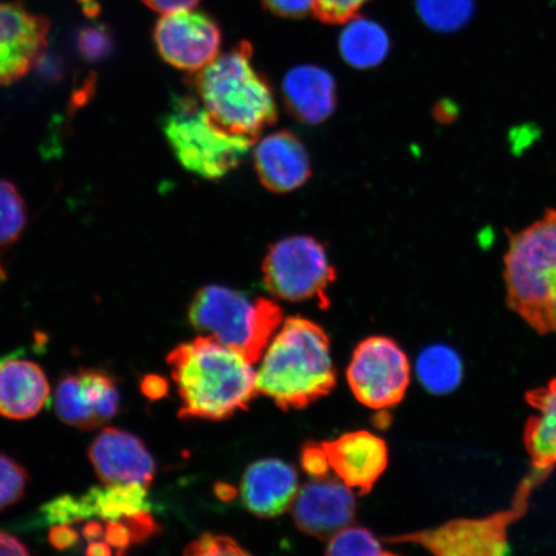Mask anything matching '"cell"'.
Instances as JSON below:
<instances>
[{"instance_id":"6da1fadb","label":"cell","mask_w":556,"mask_h":556,"mask_svg":"<svg viewBox=\"0 0 556 556\" xmlns=\"http://www.w3.org/2000/svg\"><path fill=\"white\" fill-rule=\"evenodd\" d=\"M168 364L182 400L180 417L225 420L258 393L253 363L211 337L178 345Z\"/></svg>"},{"instance_id":"7a4b0ae2","label":"cell","mask_w":556,"mask_h":556,"mask_svg":"<svg viewBox=\"0 0 556 556\" xmlns=\"http://www.w3.org/2000/svg\"><path fill=\"white\" fill-rule=\"evenodd\" d=\"M330 340L323 328L302 317L285 321L266 348L256 389L282 409L303 408L336 387Z\"/></svg>"},{"instance_id":"3957f363","label":"cell","mask_w":556,"mask_h":556,"mask_svg":"<svg viewBox=\"0 0 556 556\" xmlns=\"http://www.w3.org/2000/svg\"><path fill=\"white\" fill-rule=\"evenodd\" d=\"M193 85L207 114L233 135L256 139L276 121L273 88L253 66L248 41L200 70Z\"/></svg>"},{"instance_id":"277c9868","label":"cell","mask_w":556,"mask_h":556,"mask_svg":"<svg viewBox=\"0 0 556 556\" xmlns=\"http://www.w3.org/2000/svg\"><path fill=\"white\" fill-rule=\"evenodd\" d=\"M506 303L540 336L556 333V211L510 235L504 256Z\"/></svg>"},{"instance_id":"5b68a950","label":"cell","mask_w":556,"mask_h":556,"mask_svg":"<svg viewBox=\"0 0 556 556\" xmlns=\"http://www.w3.org/2000/svg\"><path fill=\"white\" fill-rule=\"evenodd\" d=\"M189 317L194 329L255 364L281 324L282 312L267 299H250L240 291L212 285L194 295Z\"/></svg>"},{"instance_id":"8992f818","label":"cell","mask_w":556,"mask_h":556,"mask_svg":"<svg viewBox=\"0 0 556 556\" xmlns=\"http://www.w3.org/2000/svg\"><path fill=\"white\" fill-rule=\"evenodd\" d=\"M552 472L531 470L521 479L507 509L481 518H456L429 530L388 538V544H413L438 556H502L509 554V530L523 518L532 493Z\"/></svg>"},{"instance_id":"52a82bcc","label":"cell","mask_w":556,"mask_h":556,"mask_svg":"<svg viewBox=\"0 0 556 556\" xmlns=\"http://www.w3.org/2000/svg\"><path fill=\"white\" fill-rule=\"evenodd\" d=\"M163 128L179 164L205 179H219L238 168L255 142L222 128L191 97L173 103Z\"/></svg>"},{"instance_id":"ba28073f","label":"cell","mask_w":556,"mask_h":556,"mask_svg":"<svg viewBox=\"0 0 556 556\" xmlns=\"http://www.w3.org/2000/svg\"><path fill=\"white\" fill-rule=\"evenodd\" d=\"M264 283L276 298L289 302L317 301L329 307L326 291L336 281V269L321 242L293 236L270 247L263 263Z\"/></svg>"},{"instance_id":"9c48e42d","label":"cell","mask_w":556,"mask_h":556,"mask_svg":"<svg viewBox=\"0 0 556 556\" xmlns=\"http://www.w3.org/2000/svg\"><path fill=\"white\" fill-rule=\"evenodd\" d=\"M346 377L353 394L363 405L384 409L397 406L405 399L412 366L393 339L371 337L354 351Z\"/></svg>"},{"instance_id":"30bf717a","label":"cell","mask_w":556,"mask_h":556,"mask_svg":"<svg viewBox=\"0 0 556 556\" xmlns=\"http://www.w3.org/2000/svg\"><path fill=\"white\" fill-rule=\"evenodd\" d=\"M155 45L169 65L198 73L218 58L222 46L219 26L205 13L179 11L163 15L155 26Z\"/></svg>"},{"instance_id":"8fae6325","label":"cell","mask_w":556,"mask_h":556,"mask_svg":"<svg viewBox=\"0 0 556 556\" xmlns=\"http://www.w3.org/2000/svg\"><path fill=\"white\" fill-rule=\"evenodd\" d=\"M121 394L113 377L106 371L81 370L67 375L55 389L54 407L68 426L93 429L119 412Z\"/></svg>"},{"instance_id":"7c38bea8","label":"cell","mask_w":556,"mask_h":556,"mask_svg":"<svg viewBox=\"0 0 556 556\" xmlns=\"http://www.w3.org/2000/svg\"><path fill=\"white\" fill-rule=\"evenodd\" d=\"M50 23L18 3L0 4V86L16 81L46 50Z\"/></svg>"},{"instance_id":"4fadbf2b","label":"cell","mask_w":556,"mask_h":556,"mask_svg":"<svg viewBox=\"0 0 556 556\" xmlns=\"http://www.w3.org/2000/svg\"><path fill=\"white\" fill-rule=\"evenodd\" d=\"M351 486L337 479L315 478L299 491L293 503L295 523L309 536L326 540L350 526L356 511Z\"/></svg>"},{"instance_id":"5bb4252c","label":"cell","mask_w":556,"mask_h":556,"mask_svg":"<svg viewBox=\"0 0 556 556\" xmlns=\"http://www.w3.org/2000/svg\"><path fill=\"white\" fill-rule=\"evenodd\" d=\"M89 458L103 483L148 486L154 481V458L141 440L124 430L103 429L90 444Z\"/></svg>"},{"instance_id":"9a60e30c","label":"cell","mask_w":556,"mask_h":556,"mask_svg":"<svg viewBox=\"0 0 556 556\" xmlns=\"http://www.w3.org/2000/svg\"><path fill=\"white\" fill-rule=\"evenodd\" d=\"M323 447L331 469L348 486L357 489L363 495L371 492L388 467L387 443L365 430L325 442Z\"/></svg>"},{"instance_id":"2e32d148","label":"cell","mask_w":556,"mask_h":556,"mask_svg":"<svg viewBox=\"0 0 556 556\" xmlns=\"http://www.w3.org/2000/svg\"><path fill=\"white\" fill-rule=\"evenodd\" d=\"M254 165L262 185L277 193L294 191L311 177L308 151L290 131L264 137L254 151Z\"/></svg>"},{"instance_id":"e0dca14e","label":"cell","mask_w":556,"mask_h":556,"mask_svg":"<svg viewBox=\"0 0 556 556\" xmlns=\"http://www.w3.org/2000/svg\"><path fill=\"white\" fill-rule=\"evenodd\" d=\"M298 472L290 464L264 458L247 469L241 496L250 513L262 518L281 516L294 503Z\"/></svg>"},{"instance_id":"ac0fdd59","label":"cell","mask_w":556,"mask_h":556,"mask_svg":"<svg viewBox=\"0 0 556 556\" xmlns=\"http://www.w3.org/2000/svg\"><path fill=\"white\" fill-rule=\"evenodd\" d=\"M50 382L38 364L21 358L0 361V415L26 420L50 401Z\"/></svg>"},{"instance_id":"d6986e66","label":"cell","mask_w":556,"mask_h":556,"mask_svg":"<svg viewBox=\"0 0 556 556\" xmlns=\"http://www.w3.org/2000/svg\"><path fill=\"white\" fill-rule=\"evenodd\" d=\"M282 92L291 114L307 124L328 119L337 103L336 80L326 70L313 65L291 68Z\"/></svg>"},{"instance_id":"ffe728a7","label":"cell","mask_w":556,"mask_h":556,"mask_svg":"<svg viewBox=\"0 0 556 556\" xmlns=\"http://www.w3.org/2000/svg\"><path fill=\"white\" fill-rule=\"evenodd\" d=\"M525 400L536 412L528 417L523 432L531 468L553 472L556 468V378L526 392Z\"/></svg>"},{"instance_id":"44dd1931","label":"cell","mask_w":556,"mask_h":556,"mask_svg":"<svg viewBox=\"0 0 556 556\" xmlns=\"http://www.w3.org/2000/svg\"><path fill=\"white\" fill-rule=\"evenodd\" d=\"M339 48L346 64L356 68H370L386 60L391 40L375 21L354 16L346 21L340 35Z\"/></svg>"},{"instance_id":"7402d4cb","label":"cell","mask_w":556,"mask_h":556,"mask_svg":"<svg viewBox=\"0 0 556 556\" xmlns=\"http://www.w3.org/2000/svg\"><path fill=\"white\" fill-rule=\"evenodd\" d=\"M85 498L94 517L117 521L136 514L151 511L148 489L143 484H106L93 486Z\"/></svg>"},{"instance_id":"603a6c76","label":"cell","mask_w":556,"mask_h":556,"mask_svg":"<svg viewBox=\"0 0 556 556\" xmlns=\"http://www.w3.org/2000/svg\"><path fill=\"white\" fill-rule=\"evenodd\" d=\"M416 372L428 392L446 394L460 386L464 368L454 350L446 345H433L417 358Z\"/></svg>"},{"instance_id":"cb8c5ba5","label":"cell","mask_w":556,"mask_h":556,"mask_svg":"<svg viewBox=\"0 0 556 556\" xmlns=\"http://www.w3.org/2000/svg\"><path fill=\"white\" fill-rule=\"evenodd\" d=\"M417 13L430 29L454 31L472 15V0H416Z\"/></svg>"},{"instance_id":"d4e9b609","label":"cell","mask_w":556,"mask_h":556,"mask_svg":"<svg viewBox=\"0 0 556 556\" xmlns=\"http://www.w3.org/2000/svg\"><path fill=\"white\" fill-rule=\"evenodd\" d=\"M26 205L15 185L0 180V249L10 248L23 233Z\"/></svg>"},{"instance_id":"484cf974","label":"cell","mask_w":556,"mask_h":556,"mask_svg":"<svg viewBox=\"0 0 556 556\" xmlns=\"http://www.w3.org/2000/svg\"><path fill=\"white\" fill-rule=\"evenodd\" d=\"M328 555H395L393 552L386 551L381 542L374 536L366 528L345 527L331 538L329 542Z\"/></svg>"},{"instance_id":"4316f807","label":"cell","mask_w":556,"mask_h":556,"mask_svg":"<svg viewBox=\"0 0 556 556\" xmlns=\"http://www.w3.org/2000/svg\"><path fill=\"white\" fill-rule=\"evenodd\" d=\"M41 516L48 525H73L76 521L93 518V511L85 496H60L41 507Z\"/></svg>"},{"instance_id":"83f0119b","label":"cell","mask_w":556,"mask_h":556,"mask_svg":"<svg viewBox=\"0 0 556 556\" xmlns=\"http://www.w3.org/2000/svg\"><path fill=\"white\" fill-rule=\"evenodd\" d=\"M27 472L12 458L0 455V509L20 502L25 495Z\"/></svg>"},{"instance_id":"f1b7e54d","label":"cell","mask_w":556,"mask_h":556,"mask_svg":"<svg viewBox=\"0 0 556 556\" xmlns=\"http://www.w3.org/2000/svg\"><path fill=\"white\" fill-rule=\"evenodd\" d=\"M368 0H316V16L328 24H345L357 15Z\"/></svg>"},{"instance_id":"f546056e","label":"cell","mask_w":556,"mask_h":556,"mask_svg":"<svg viewBox=\"0 0 556 556\" xmlns=\"http://www.w3.org/2000/svg\"><path fill=\"white\" fill-rule=\"evenodd\" d=\"M187 555H247L245 548H242L238 542L227 536H213L204 534L203 538L192 542L187 546Z\"/></svg>"},{"instance_id":"4dcf8cb0","label":"cell","mask_w":556,"mask_h":556,"mask_svg":"<svg viewBox=\"0 0 556 556\" xmlns=\"http://www.w3.org/2000/svg\"><path fill=\"white\" fill-rule=\"evenodd\" d=\"M302 467L313 478H324L331 469L323 443L305 444L302 451Z\"/></svg>"},{"instance_id":"1f68e13d","label":"cell","mask_w":556,"mask_h":556,"mask_svg":"<svg viewBox=\"0 0 556 556\" xmlns=\"http://www.w3.org/2000/svg\"><path fill=\"white\" fill-rule=\"evenodd\" d=\"M278 16L298 18L315 10L316 0H262Z\"/></svg>"},{"instance_id":"d6a6232c","label":"cell","mask_w":556,"mask_h":556,"mask_svg":"<svg viewBox=\"0 0 556 556\" xmlns=\"http://www.w3.org/2000/svg\"><path fill=\"white\" fill-rule=\"evenodd\" d=\"M103 538L110 546L116 548L119 555L127 552L130 545L134 544L128 527L122 520L106 521Z\"/></svg>"},{"instance_id":"836d02e7","label":"cell","mask_w":556,"mask_h":556,"mask_svg":"<svg viewBox=\"0 0 556 556\" xmlns=\"http://www.w3.org/2000/svg\"><path fill=\"white\" fill-rule=\"evenodd\" d=\"M50 542L58 551H67L79 541V534L70 525H54L50 531Z\"/></svg>"},{"instance_id":"e575fe53","label":"cell","mask_w":556,"mask_h":556,"mask_svg":"<svg viewBox=\"0 0 556 556\" xmlns=\"http://www.w3.org/2000/svg\"><path fill=\"white\" fill-rule=\"evenodd\" d=\"M109 45L106 35L102 30L88 29L80 35V46L83 52L92 55L102 54Z\"/></svg>"},{"instance_id":"d590c367","label":"cell","mask_w":556,"mask_h":556,"mask_svg":"<svg viewBox=\"0 0 556 556\" xmlns=\"http://www.w3.org/2000/svg\"><path fill=\"white\" fill-rule=\"evenodd\" d=\"M143 2L151 10L168 15V13L173 12L192 10L193 7L199 4L200 0H143Z\"/></svg>"},{"instance_id":"8d00e7d4","label":"cell","mask_w":556,"mask_h":556,"mask_svg":"<svg viewBox=\"0 0 556 556\" xmlns=\"http://www.w3.org/2000/svg\"><path fill=\"white\" fill-rule=\"evenodd\" d=\"M141 391L150 400H160L168 394V381L159 375H148L142 380Z\"/></svg>"},{"instance_id":"74e56055","label":"cell","mask_w":556,"mask_h":556,"mask_svg":"<svg viewBox=\"0 0 556 556\" xmlns=\"http://www.w3.org/2000/svg\"><path fill=\"white\" fill-rule=\"evenodd\" d=\"M27 547L16 538L0 533V555H29Z\"/></svg>"},{"instance_id":"f35d334b","label":"cell","mask_w":556,"mask_h":556,"mask_svg":"<svg viewBox=\"0 0 556 556\" xmlns=\"http://www.w3.org/2000/svg\"><path fill=\"white\" fill-rule=\"evenodd\" d=\"M104 527L100 523V521H88V523L83 528V536H85L88 541H96L103 538Z\"/></svg>"},{"instance_id":"ab89813d","label":"cell","mask_w":556,"mask_h":556,"mask_svg":"<svg viewBox=\"0 0 556 556\" xmlns=\"http://www.w3.org/2000/svg\"><path fill=\"white\" fill-rule=\"evenodd\" d=\"M86 554L90 555V556H96V555L109 556V555L113 554V551H111V546L108 544L106 541L96 540V541H90V544L87 547Z\"/></svg>"}]
</instances>
